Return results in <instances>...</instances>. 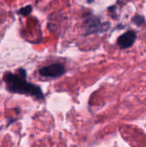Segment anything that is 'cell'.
I'll return each instance as SVG.
<instances>
[{
    "label": "cell",
    "mask_w": 146,
    "mask_h": 147,
    "mask_svg": "<svg viewBox=\"0 0 146 147\" xmlns=\"http://www.w3.org/2000/svg\"><path fill=\"white\" fill-rule=\"evenodd\" d=\"M7 89L13 93L26 94L36 97L37 99H42L44 97L41 89L33 84L26 81V76L21 74L7 73L3 77Z\"/></svg>",
    "instance_id": "6da1fadb"
},
{
    "label": "cell",
    "mask_w": 146,
    "mask_h": 147,
    "mask_svg": "<svg viewBox=\"0 0 146 147\" xmlns=\"http://www.w3.org/2000/svg\"><path fill=\"white\" fill-rule=\"evenodd\" d=\"M65 70L62 64L55 63L40 69L39 73L40 76L45 78H58L65 73Z\"/></svg>",
    "instance_id": "7a4b0ae2"
},
{
    "label": "cell",
    "mask_w": 146,
    "mask_h": 147,
    "mask_svg": "<svg viewBox=\"0 0 146 147\" xmlns=\"http://www.w3.org/2000/svg\"><path fill=\"white\" fill-rule=\"evenodd\" d=\"M105 24L107 23H102L97 17L91 16H89L88 18H86L84 23L88 34L101 33L105 31L107 29L105 28Z\"/></svg>",
    "instance_id": "3957f363"
},
{
    "label": "cell",
    "mask_w": 146,
    "mask_h": 147,
    "mask_svg": "<svg viewBox=\"0 0 146 147\" xmlns=\"http://www.w3.org/2000/svg\"><path fill=\"white\" fill-rule=\"evenodd\" d=\"M137 40V34L133 30H129L121 34L118 40H117V44L121 49H126L131 47L135 40Z\"/></svg>",
    "instance_id": "277c9868"
},
{
    "label": "cell",
    "mask_w": 146,
    "mask_h": 147,
    "mask_svg": "<svg viewBox=\"0 0 146 147\" xmlns=\"http://www.w3.org/2000/svg\"><path fill=\"white\" fill-rule=\"evenodd\" d=\"M132 21H133V23H135L137 26H142L145 22V17L143 16H141V15H135L133 17V19H132Z\"/></svg>",
    "instance_id": "5b68a950"
},
{
    "label": "cell",
    "mask_w": 146,
    "mask_h": 147,
    "mask_svg": "<svg viewBox=\"0 0 146 147\" xmlns=\"http://www.w3.org/2000/svg\"><path fill=\"white\" fill-rule=\"evenodd\" d=\"M32 9H33V8H32L31 5H27V6H25V7L21 8V9H19L18 13H19L20 15H22V16H28V15H29V14L31 13Z\"/></svg>",
    "instance_id": "8992f818"
}]
</instances>
